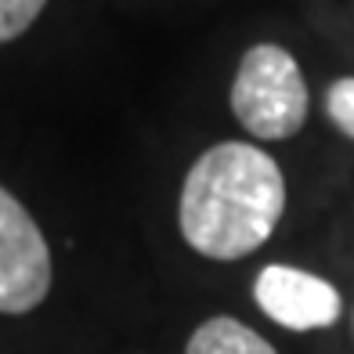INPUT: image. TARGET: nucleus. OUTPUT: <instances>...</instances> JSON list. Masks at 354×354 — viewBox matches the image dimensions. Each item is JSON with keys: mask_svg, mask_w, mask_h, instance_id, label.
<instances>
[{"mask_svg": "<svg viewBox=\"0 0 354 354\" xmlns=\"http://www.w3.org/2000/svg\"><path fill=\"white\" fill-rule=\"evenodd\" d=\"M286 210V177L257 145L221 141L192 163L181 185L185 243L210 261H243L279 228Z\"/></svg>", "mask_w": 354, "mask_h": 354, "instance_id": "1", "label": "nucleus"}, {"mask_svg": "<svg viewBox=\"0 0 354 354\" xmlns=\"http://www.w3.org/2000/svg\"><path fill=\"white\" fill-rule=\"evenodd\" d=\"M232 112L261 141L293 138L308 120V84L297 58L279 44L250 47L232 84Z\"/></svg>", "mask_w": 354, "mask_h": 354, "instance_id": "2", "label": "nucleus"}, {"mask_svg": "<svg viewBox=\"0 0 354 354\" xmlns=\"http://www.w3.org/2000/svg\"><path fill=\"white\" fill-rule=\"evenodd\" d=\"M51 293V250L29 210L0 188V315H29Z\"/></svg>", "mask_w": 354, "mask_h": 354, "instance_id": "3", "label": "nucleus"}, {"mask_svg": "<svg viewBox=\"0 0 354 354\" xmlns=\"http://www.w3.org/2000/svg\"><path fill=\"white\" fill-rule=\"evenodd\" d=\"M253 300L271 322L293 333L329 329L340 318V289L333 282L311 275V271L289 268V264H268L253 282Z\"/></svg>", "mask_w": 354, "mask_h": 354, "instance_id": "4", "label": "nucleus"}, {"mask_svg": "<svg viewBox=\"0 0 354 354\" xmlns=\"http://www.w3.org/2000/svg\"><path fill=\"white\" fill-rule=\"evenodd\" d=\"M185 354H279L261 333H253L232 315L206 318L203 326L192 333Z\"/></svg>", "mask_w": 354, "mask_h": 354, "instance_id": "5", "label": "nucleus"}, {"mask_svg": "<svg viewBox=\"0 0 354 354\" xmlns=\"http://www.w3.org/2000/svg\"><path fill=\"white\" fill-rule=\"evenodd\" d=\"M47 0H0V44L22 37L40 19Z\"/></svg>", "mask_w": 354, "mask_h": 354, "instance_id": "6", "label": "nucleus"}, {"mask_svg": "<svg viewBox=\"0 0 354 354\" xmlns=\"http://www.w3.org/2000/svg\"><path fill=\"white\" fill-rule=\"evenodd\" d=\"M326 112L347 138H354V76L336 80L326 94Z\"/></svg>", "mask_w": 354, "mask_h": 354, "instance_id": "7", "label": "nucleus"}]
</instances>
